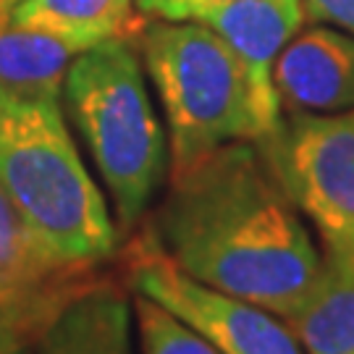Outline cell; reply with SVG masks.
Here are the masks:
<instances>
[{
  "label": "cell",
  "instance_id": "obj_1",
  "mask_svg": "<svg viewBox=\"0 0 354 354\" xmlns=\"http://www.w3.org/2000/svg\"><path fill=\"white\" fill-rule=\"evenodd\" d=\"M145 236L189 279L279 317L323 266L313 228L257 142H228L171 168Z\"/></svg>",
  "mask_w": 354,
  "mask_h": 354
},
{
  "label": "cell",
  "instance_id": "obj_2",
  "mask_svg": "<svg viewBox=\"0 0 354 354\" xmlns=\"http://www.w3.org/2000/svg\"><path fill=\"white\" fill-rule=\"evenodd\" d=\"M0 192L68 266L105 270L118 252V223L95 184L66 118L64 92L0 84Z\"/></svg>",
  "mask_w": 354,
  "mask_h": 354
},
{
  "label": "cell",
  "instance_id": "obj_3",
  "mask_svg": "<svg viewBox=\"0 0 354 354\" xmlns=\"http://www.w3.org/2000/svg\"><path fill=\"white\" fill-rule=\"evenodd\" d=\"M134 39L124 35L89 48L64 79L66 115L100 174L121 234L150 210L171 160Z\"/></svg>",
  "mask_w": 354,
  "mask_h": 354
},
{
  "label": "cell",
  "instance_id": "obj_4",
  "mask_svg": "<svg viewBox=\"0 0 354 354\" xmlns=\"http://www.w3.org/2000/svg\"><path fill=\"white\" fill-rule=\"evenodd\" d=\"M137 42L163 105L171 168L228 142H263L276 134L279 127L263 113L239 55L207 24L155 19Z\"/></svg>",
  "mask_w": 354,
  "mask_h": 354
},
{
  "label": "cell",
  "instance_id": "obj_5",
  "mask_svg": "<svg viewBox=\"0 0 354 354\" xmlns=\"http://www.w3.org/2000/svg\"><path fill=\"white\" fill-rule=\"evenodd\" d=\"M257 145L315 231L323 260L354 279V108L289 111L276 134Z\"/></svg>",
  "mask_w": 354,
  "mask_h": 354
},
{
  "label": "cell",
  "instance_id": "obj_6",
  "mask_svg": "<svg viewBox=\"0 0 354 354\" xmlns=\"http://www.w3.org/2000/svg\"><path fill=\"white\" fill-rule=\"evenodd\" d=\"M127 283L181 317L221 354H304L276 313L189 279L145 234L131 244Z\"/></svg>",
  "mask_w": 354,
  "mask_h": 354
},
{
  "label": "cell",
  "instance_id": "obj_7",
  "mask_svg": "<svg viewBox=\"0 0 354 354\" xmlns=\"http://www.w3.org/2000/svg\"><path fill=\"white\" fill-rule=\"evenodd\" d=\"M105 276L48 252L0 192V354L35 349L53 320Z\"/></svg>",
  "mask_w": 354,
  "mask_h": 354
},
{
  "label": "cell",
  "instance_id": "obj_8",
  "mask_svg": "<svg viewBox=\"0 0 354 354\" xmlns=\"http://www.w3.org/2000/svg\"><path fill=\"white\" fill-rule=\"evenodd\" d=\"M281 108L344 113L354 108V35L328 24L299 29L273 66Z\"/></svg>",
  "mask_w": 354,
  "mask_h": 354
},
{
  "label": "cell",
  "instance_id": "obj_9",
  "mask_svg": "<svg viewBox=\"0 0 354 354\" xmlns=\"http://www.w3.org/2000/svg\"><path fill=\"white\" fill-rule=\"evenodd\" d=\"M200 21L239 55L263 113L273 127H281L283 108L273 87V66L286 42L302 29V0H236L210 11Z\"/></svg>",
  "mask_w": 354,
  "mask_h": 354
},
{
  "label": "cell",
  "instance_id": "obj_10",
  "mask_svg": "<svg viewBox=\"0 0 354 354\" xmlns=\"http://www.w3.org/2000/svg\"><path fill=\"white\" fill-rule=\"evenodd\" d=\"M32 354H134V304L131 289L111 273L84 289Z\"/></svg>",
  "mask_w": 354,
  "mask_h": 354
},
{
  "label": "cell",
  "instance_id": "obj_11",
  "mask_svg": "<svg viewBox=\"0 0 354 354\" xmlns=\"http://www.w3.org/2000/svg\"><path fill=\"white\" fill-rule=\"evenodd\" d=\"M281 320L304 354H354V279L323 260L315 283Z\"/></svg>",
  "mask_w": 354,
  "mask_h": 354
},
{
  "label": "cell",
  "instance_id": "obj_12",
  "mask_svg": "<svg viewBox=\"0 0 354 354\" xmlns=\"http://www.w3.org/2000/svg\"><path fill=\"white\" fill-rule=\"evenodd\" d=\"M89 48L95 45L82 37L26 26H0V84L24 92H64L68 66Z\"/></svg>",
  "mask_w": 354,
  "mask_h": 354
},
{
  "label": "cell",
  "instance_id": "obj_13",
  "mask_svg": "<svg viewBox=\"0 0 354 354\" xmlns=\"http://www.w3.org/2000/svg\"><path fill=\"white\" fill-rule=\"evenodd\" d=\"M0 26L45 29L92 45L137 35L134 0H19Z\"/></svg>",
  "mask_w": 354,
  "mask_h": 354
},
{
  "label": "cell",
  "instance_id": "obj_14",
  "mask_svg": "<svg viewBox=\"0 0 354 354\" xmlns=\"http://www.w3.org/2000/svg\"><path fill=\"white\" fill-rule=\"evenodd\" d=\"M134 304V336L140 339V354H221L213 344L168 313L163 304L131 291Z\"/></svg>",
  "mask_w": 354,
  "mask_h": 354
},
{
  "label": "cell",
  "instance_id": "obj_15",
  "mask_svg": "<svg viewBox=\"0 0 354 354\" xmlns=\"http://www.w3.org/2000/svg\"><path fill=\"white\" fill-rule=\"evenodd\" d=\"M142 13L165 21H200L210 11H218L236 0H134Z\"/></svg>",
  "mask_w": 354,
  "mask_h": 354
},
{
  "label": "cell",
  "instance_id": "obj_16",
  "mask_svg": "<svg viewBox=\"0 0 354 354\" xmlns=\"http://www.w3.org/2000/svg\"><path fill=\"white\" fill-rule=\"evenodd\" d=\"M304 19L354 35V0H302Z\"/></svg>",
  "mask_w": 354,
  "mask_h": 354
},
{
  "label": "cell",
  "instance_id": "obj_17",
  "mask_svg": "<svg viewBox=\"0 0 354 354\" xmlns=\"http://www.w3.org/2000/svg\"><path fill=\"white\" fill-rule=\"evenodd\" d=\"M16 3H19V0H0V24H3V19L8 16V11H11Z\"/></svg>",
  "mask_w": 354,
  "mask_h": 354
},
{
  "label": "cell",
  "instance_id": "obj_18",
  "mask_svg": "<svg viewBox=\"0 0 354 354\" xmlns=\"http://www.w3.org/2000/svg\"><path fill=\"white\" fill-rule=\"evenodd\" d=\"M16 354H32V349H29V352H16Z\"/></svg>",
  "mask_w": 354,
  "mask_h": 354
}]
</instances>
